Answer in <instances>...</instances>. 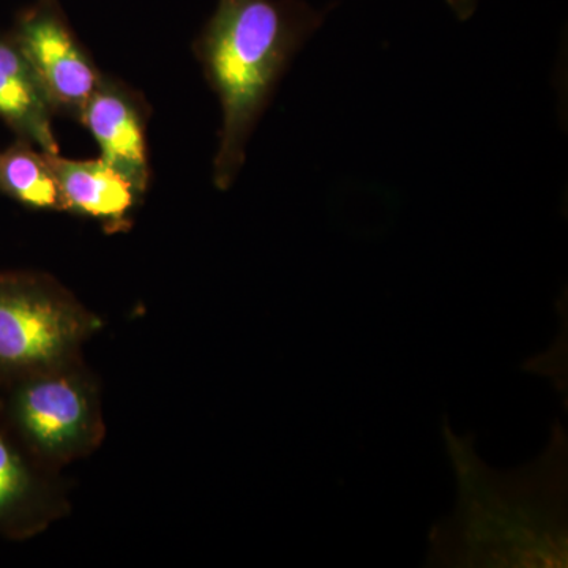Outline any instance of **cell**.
I'll use <instances>...</instances> for the list:
<instances>
[{
  "label": "cell",
  "instance_id": "1",
  "mask_svg": "<svg viewBox=\"0 0 568 568\" xmlns=\"http://www.w3.org/2000/svg\"><path fill=\"white\" fill-rule=\"evenodd\" d=\"M331 9L315 10L304 0H219L201 54L223 110L215 160L220 189L234 182L280 78Z\"/></svg>",
  "mask_w": 568,
  "mask_h": 568
},
{
  "label": "cell",
  "instance_id": "2",
  "mask_svg": "<svg viewBox=\"0 0 568 568\" xmlns=\"http://www.w3.org/2000/svg\"><path fill=\"white\" fill-rule=\"evenodd\" d=\"M14 44L52 106L84 110L99 89V74L71 36L54 0H43L22 18Z\"/></svg>",
  "mask_w": 568,
  "mask_h": 568
},
{
  "label": "cell",
  "instance_id": "3",
  "mask_svg": "<svg viewBox=\"0 0 568 568\" xmlns=\"http://www.w3.org/2000/svg\"><path fill=\"white\" fill-rule=\"evenodd\" d=\"M71 334L70 321L47 298L0 290V362L31 365L51 361Z\"/></svg>",
  "mask_w": 568,
  "mask_h": 568
},
{
  "label": "cell",
  "instance_id": "4",
  "mask_svg": "<svg viewBox=\"0 0 568 568\" xmlns=\"http://www.w3.org/2000/svg\"><path fill=\"white\" fill-rule=\"evenodd\" d=\"M85 125L99 142L102 160L133 183L138 192L148 183V152L144 130L133 104L100 84L81 112Z\"/></svg>",
  "mask_w": 568,
  "mask_h": 568
},
{
  "label": "cell",
  "instance_id": "5",
  "mask_svg": "<svg viewBox=\"0 0 568 568\" xmlns=\"http://www.w3.org/2000/svg\"><path fill=\"white\" fill-rule=\"evenodd\" d=\"M52 103L17 44L0 40V118L43 153L58 155Z\"/></svg>",
  "mask_w": 568,
  "mask_h": 568
},
{
  "label": "cell",
  "instance_id": "6",
  "mask_svg": "<svg viewBox=\"0 0 568 568\" xmlns=\"http://www.w3.org/2000/svg\"><path fill=\"white\" fill-rule=\"evenodd\" d=\"M48 162L67 207L112 220L121 219L132 207L138 190L102 159L74 162L58 153L48 155Z\"/></svg>",
  "mask_w": 568,
  "mask_h": 568
},
{
  "label": "cell",
  "instance_id": "7",
  "mask_svg": "<svg viewBox=\"0 0 568 568\" xmlns=\"http://www.w3.org/2000/svg\"><path fill=\"white\" fill-rule=\"evenodd\" d=\"M22 424L40 444L61 446L71 439L84 420V402L67 381H44L21 396Z\"/></svg>",
  "mask_w": 568,
  "mask_h": 568
},
{
  "label": "cell",
  "instance_id": "8",
  "mask_svg": "<svg viewBox=\"0 0 568 568\" xmlns=\"http://www.w3.org/2000/svg\"><path fill=\"white\" fill-rule=\"evenodd\" d=\"M0 190L32 207L63 205L47 153L41 155L24 144L0 152Z\"/></svg>",
  "mask_w": 568,
  "mask_h": 568
},
{
  "label": "cell",
  "instance_id": "9",
  "mask_svg": "<svg viewBox=\"0 0 568 568\" xmlns=\"http://www.w3.org/2000/svg\"><path fill=\"white\" fill-rule=\"evenodd\" d=\"M24 489V473L20 459L0 437V514L21 496Z\"/></svg>",
  "mask_w": 568,
  "mask_h": 568
},
{
  "label": "cell",
  "instance_id": "10",
  "mask_svg": "<svg viewBox=\"0 0 568 568\" xmlns=\"http://www.w3.org/2000/svg\"><path fill=\"white\" fill-rule=\"evenodd\" d=\"M447 3L458 20L466 21L476 13L478 0H447Z\"/></svg>",
  "mask_w": 568,
  "mask_h": 568
}]
</instances>
